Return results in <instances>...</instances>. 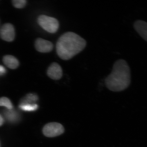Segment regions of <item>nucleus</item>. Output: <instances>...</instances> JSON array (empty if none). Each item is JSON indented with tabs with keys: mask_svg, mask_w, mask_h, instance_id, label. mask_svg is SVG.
I'll return each instance as SVG.
<instances>
[{
	"mask_svg": "<svg viewBox=\"0 0 147 147\" xmlns=\"http://www.w3.org/2000/svg\"><path fill=\"white\" fill-rule=\"evenodd\" d=\"M86 41L75 33L69 32L62 35L56 44L58 56L63 60H68L84 50Z\"/></svg>",
	"mask_w": 147,
	"mask_h": 147,
	"instance_id": "1",
	"label": "nucleus"
},
{
	"mask_svg": "<svg viewBox=\"0 0 147 147\" xmlns=\"http://www.w3.org/2000/svg\"><path fill=\"white\" fill-rule=\"evenodd\" d=\"M106 87L113 92H120L126 89L131 82L130 70L126 61L119 59L113 65L111 73L105 79Z\"/></svg>",
	"mask_w": 147,
	"mask_h": 147,
	"instance_id": "2",
	"label": "nucleus"
},
{
	"mask_svg": "<svg viewBox=\"0 0 147 147\" xmlns=\"http://www.w3.org/2000/svg\"><path fill=\"white\" fill-rule=\"evenodd\" d=\"M38 23L42 28L50 33H55L59 27V21L56 18L46 15L38 16Z\"/></svg>",
	"mask_w": 147,
	"mask_h": 147,
	"instance_id": "3",
	"label": "nucleus"
},
{
	"mask_svg": "<svg viewBox=\"0 0 147 147\" xmlns=\"http://www.w3.org/2000/svg\"><path fill=\"white\" fill-rule=\"evenodd\" d=\"M65 131L63 126L57 122L50 123L45 125L42 129V132L46 137H54L63 134Z\"/></svg>",
	"mask_w": 147,
	"mask_h": 147,
	"instance_id": "4",
	"label": "nucleus"
},
{
	"mask_svg": "<svg viewBox=\"0 0 147 147\" xmlns=\"http://www.w3.org/2000/svg\"><path fill=\"white\" fill-rule=\"evenodd\" d=\"M15 36V29L12 24L9 23L5 24L0 29V37L3 40L11 42Z\"/></svg>",
	"mask_w": 147,
	"mask_h": 147,
	"instance_id": "5",
	"label": "nucleus"
},
{
	"mask_svg": "<svg viewBox=\"0 0 147 147\" xmlns=\"http://www.w3.org/2000/svg\"><path fill=\"white\" fill-rule=\"evenodd\" d=\"M47 75L53 80H59L63 76L61 67L57 63H53L50 65L47 70Z\"/></svg>",
	"mask_w": 147,
	"mask_h": 147,
	"instance_id": "6",
	"label": "nucleus"
},
{
	"mask_svg": "<svg viewBox=\"0 0 147 147\" xmlns=\"http://www.w3.org/2000/svg\"><path fill=\"white\" fill-rule=\"evenodd\" d=\"M35 47L38 52L41 53H50L53 50L54 45L52 42L41 38L36 40Z\"/></svg>",
	"mask_w": 147,
	"mask_h": 147,
	"instance_id": "7",
	"label": "nucleus"
},
{
	"mask_svg": "<svg viewBox=\"0 0 147 147\" xmlns=\"http://www.w3.org/2000/svg\"><path fill=\"white\" fill-rule=\"evenodd\" d=\"M134 27L143 39L147 42V23L142 20H138L134 23Z\"/></svg>",
	"mask_w": 147,
	"mask_h": 147,
	"instance_id": "8",
	"label": "nucleus"
},
{
	"mask_svg": "<svg viewBox=\"0 0 147 147\" xmlns=\"http://www.w3.org/2000/svg\"><path fill=\"white\" fill-rule=\"evenodd\" d=\"M3 61L4 64L11 69H16L19 66L18 60L12 55H5L3 57Z\"/></svg>",
	"mask_w": 147,
	"mask_h": 147,
	"instance_id": "9",
	"label": "nucleus"
},
{
	"mask_svg": "<svg viewBox=\"0 0 147 147\" xmlns=\"http://www.w3.org/2000/svg\"><path fill=\"white\" fill-rule=\"evenodd\" d=\"M4 116L5 118L9 122L14 123H16L20 119V115L18 112L16 110H5L4 112Z\"/></svg>",
	"mask_w": 147,
	"mask_h": 147,
	"instance_id": "10",
	"label": "nucleus"
},
{
	"mask_svg": "<svg viewBox=\"0 0 147 147\" xmlns=\"http://www.w3.org/2000/svg\"><path fill=\"white\" fill-rule=\"evenodd\" d=\"M38 98L36 94L33 93H30L21 99L20 103H28V104H36L38 100Z\"/></svg>",
	"mask_w": 147,
	"mask_h": 147,
	"instance_id": "11",
	"label": "nucleus"
},
{
	"mask_svg": "<svg viewBox=\"0 0 147 147\" xmlns=\"http://www.w3.org/2000/svg\"><path fill=\"white\" fill-rule=\"evenodd\" d=\"M19 108L21 110L27 112H33L36 111L38 108V105L36 104H28V103H20Z\"/></svg>",
	"mask_w": 147,
	"mask_h": 147,
	"instance_id": "12",
	"label": "nucleus"
},
{
	"mask_svg": "<svg viewBox=\"0 0 147 147\" xmlns=\"http://www.w3.org/2000/svg\"><path fill=\"white\" fill-rule=\"evenodd\" d=\"M0 106H4L8 110H12L13 106L10 100L7 98L3 97L0 98Z\"/></svg>",
	"mask_w": 147,
	"mask_h": 147,
	"instance_id": "13",
	"label": "nucleus"
},
{
	"mask_svg": "<svg viewBox=\"0 0 147 147\" xmlns=\"http://www.w3.org/2000/svg\"><path fill=\"white\" fill-rule=\"evenodd\" d=\"M12 4L14 7L16 8H24L26 5L27 1L26 0H13Z\"/></svg>",
	"mask_w": 147,
	"mask_h": 147,
	"instance_id": "14",
	"label": "nucleus"
},
{
	"mask_svg": "<svg viewBox=\"0 0 147 147\" xmlns=\"http://www.w3.org/2000/svg\"><path fill=\"white\" fill-rule=\"evenodd\" d=\"M6 72V70L2 65H0V76L4 75Z\"/></svg>",
	"mask_w": 147,
	"mask_h": 147,
	"instance_id": "15",
	"label": "nucleus"
},
{
	"mask_svg": "<svg viewBox=\"0 0 147 147\" xmlns=\"http://www.w3.org/2000/svg\"><path fill=\"white\" fill-rule=\"evenodd\" d=\"M4 122V120L3 117L0 115V126H1Z\"/></svg>",
	"mask_w": 147,
	"mask_h": 147,
	"instance_id": "16",
	"label": "nucleus"
}]
</instances>
